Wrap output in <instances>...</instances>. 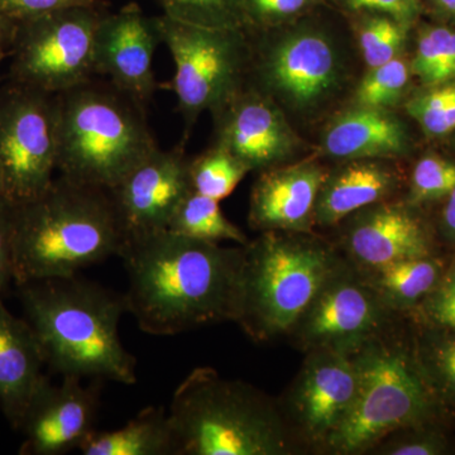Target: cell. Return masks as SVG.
I'll list each match as a JSON object with an SVG mask.
<instances>
[{"instance_id":"obj_1","label":"cell","mask_w":455,"mask_h":455,"mask_svg":"<svg viewBox=\"0 0 455 455\" xmlns=\"http://www.w3.org/2000/svg\"><path fill=\"white\" fill-rule=\"evenodd\" d=\"M127 313L140 331L171 337L215 323L238 322L244 247H221L170 229L127 235Z\"/></svg>"},{"instance_id":"obj_2","label":"cell","mask_w":455,"mask_h":455,"mask_svg":"<svg viewBox=\"0 0 455 455\" xmlns=\"http://www.w3.org/2000/svg\"><path fill=\"white\" fill-rule=\"evenodd\" d=\"M25 319L44 362L61 376L137 382L136 358L123 346L124 296L77 275L20 284Z\"/></svg>"},{"instance_id":"obj_3","label":"cell","mask_w":455,"mask_h":455,"mask_svg":"<svg viewBox=\"0 0 455 455\" xmlns=\"http://www.w3.org/2000/svg\"><path fill=\"white\" fill-rule=\"evenodd\" d=\"M125 236L110 191L60 175L41 196L13 203L14 283L75 276L118 256Z\"/></svg>"},{"instance_id":"obj_4","label":"cell","mask_w":455,"mask_h":455,"mask_svg":"<svg viewBox=\"0 0 455 455\" xmlns=\"http://www.w3.org/2000/svg\"><path fill=\"white\" fill-rule=\"evenodd\" d=\"M158 148L146 107L112 84L92 79L57 94V171L113 190Z\"/></svg>"},{"instance_id":"obj_5","label":"cell","mask_w":455,"mask_h":455,"mask_svg":"<svg viewBox=\"0 0 455 455\" xmlns=\"http://www.w3.org/2000/svg\"><path fill=\"white\" fill-rule=\"evenodd\" d=\"M176 455H286L290 431L271 398L253 386L196 368L171 398Z\"/></svg>"},{"instance_id":"obj_6","label":"cell","mask_w":455,"mask_h":455,"mask_svg":"<svg viewBox=\"0 0 455 455\" xmlns=\"http://www.w3.org/2000/svg\"><path fill=\"white\" fill-rule=\"evenodd\" d=\"M341 263L302 233L263 232L244 245L239 324L257 340L292 331Z\"/></svg>"},{"instance_id":"obj_7","label":"cell","mask_w":455,"mask_h":455,"mask_svg":"<svg viewBox=\"0 0 455 455\" xmlns=\"http://www.w3.org/2000/svg\"><path fill=\"white\" fill-rule=\"evenodd\" d=\"M353 355L357 395L326 449L335 454L363 453L397 431L427 424L435 416L438 396L409 350L379 334Z\"/></svg>"},{"instance_id":"obj_8","label":"cell","mask_w":455,"mask_h":455,"mask_svg":"<svg viewBox=\"0 0 455 455\" xmlns=\"http://www.w3.org/2000/svg\"><path fill=\"white\" fill-rule=\"evenodd\" d=\"M104 4L75 7L18 22L9 55L12 82L61 94L92 79Z\"/></svg>"},{"instance_id":"obj_9","label":"cell","mask_w":455,"mask_h":455,"mask_svg":"<svg viewBox=\"0 0 455 455\" xmlns=\"http://www.w3.org/2000/svg\"><path fill=\"white\" fill-rule=\"evenodd\" d=\"M161 42L175 62L172 86L188 128L205 110L220 109L242 88L245 31L188 25L156 17Z\"/></svg>"},{"instance_id":"obj_10","label":"cell","mask_w":455,"mask_h":455,"mask_svg":"<svg viewBox=\"0 0 455 455\" xmlns=\"http://www.w3.org/2000/svg\"><path fill=\"white\" fill-rule=\"evenodd\" d=\"M0 164L5 197L41 196L57 171V94L12 82L0 92Z\"/></svg>"},{"instance_id":"obj_11","label":"cell","mask_w":455,"mask_h":455,"mask_svg":"<svg viewBox=\"0 0 455 455\" xmlns=\"http://www.w3.org/2000/svg\"><path fill=\"white\" fill-rule=\"evenodd\" d=\"M387 309L372 284L341 265L292 331L305 348L353 353L381 334Z\"/></svg>"},{"instance_id":"obj_12","label":"cell","mask_w":455,"mask_h":455,"mask_svg":"<svg viewBox=\"0 0 455 455\" xmlns=\"http://www.w3.org/2000/svg\"><path fill=\"white\" fill-rule=\"evenodd\" d=\"M259 74L265 89L290 107L309 109L325 100L339 83V55L325 33L302 27L268 47Z\"/></svg>"},{"instance_id":"obj_13","label":"cell","mask_w":455,"mask_h":455,"mask_svg":"<svg viewBox=\"0 0 455 455\" xmlns=\"http://www.w3.org/2000/svg\"><path fill=\"white\" fill-rule=\"evenodd\" d=\"M160 44L156 17L136 3L107 12L95 36L94 73L146 107L157 89L154 57Z\"/></svg>"},{"instance_id":"obj_14","label":"cell","mask_w":455,"mask_h":455,"mask_svg":"<svg viewBox=\"0 0 455 455\" xmlns=\"http://www.w3.org/2000/svg\"><path fill=\"white\" fill-rule=\"evenodd\" d=\"M357 387L353 353L311 350L290 397L293 423L309 442L325 447L348 416Z\"/></svg>"},{"instance_id":"obj_15","label":"cell","mask_w":455,"mask_h":455,"mask_svg":"<svg viewBox=\"0 0 455 455\" xmlns=\"http://www.w3.org/2000/svg\"><path fill=\"white\" fill-rule=\"evenodd\" d=\"M61 385L47 379L27 410L20 429V455H62L82 449L97 431L98 391L80 377L62 376Z\"/></svg>"},{"instance_id":"obj_16","label":"cell","mask_w":455,"mask_h":455,"mask_svg":"<svg viewBox=\"0 0 455 455\" xmlns=\"http://www.w3.org/2000/svg\"><path fill=\"white\" fill-rule=\"evenodd\" d=\"M193 191L181 149L158 147L116 185L112 194L125 235L167 229L176 209Z\"/></svg>"},{"instance_id":"obj_17","label":"cell","mask_w":455,"mask_h":455,"mask_svg":"<svg viewBox=\"0 0 455 455\" xmlns=\"http://www.w3.org/2000/svg\"><path fill=\"white\" fill-rule=\"evenodd\" d=\"M218 146L251 171L267 170L295 151L298 140L274 101L259 90H242L212 112Z\"/></svg>"},{"instance_id":"obj_18","label":"cell","mask_w":455,"mask_h":455,"mask_svg":"<svg viewBox=\"0 0 455 455\" xmlns=\"http://www.w3.org/2000/svg\"><path fill=\"white\" fill-rule=\"evenodd\" d=\"M326 171L315 163L267 169L251 194L250 224L262 232L307 235L315 223Z\"/></svg>"},{"instance_id":"obj_19","label":"cell","mask_w":455,"mask_h":455,"mask_svg":"<svg viewBox=\"0 0 455 455\" xmlns=\"http://www.w3.org/2000/svg\"><path fill=\"white\" fill-rule=\"evenodd\" d=\"M346 244L352 259L371 271L431 252L421 221L403 206L382 202L359 212L350 224Z\"/></svg>"},{"instance_id":"obj_20","label":"cell","mask_w":455,"mask_h":455,"mask_svg":"<svg viewBox=\"0 0 455 455\" xmlns=\"http://www.w3.org/2000/svg\"><path fill=\"white\" fill-rule=\"evenodd\" d=\"M40 343L26 319L14 316L0 299V410L20 429L33 397L47 377Z\"/></svg>"},{"instance_id":"obj_21","label":"cell","mask_w":455,"mask_h":455,"mask_svg":"<svg viewBox=\"0 0 455 455\" xmlns=\"http://www.w3.org/2000/svg\"><path fill=\"white\" fill-rule=\"evenodd\" d=\"M326 155L357 161L396 157L409 148L403 123L387 109L359 107L341 114L323 137Z\"/></svg>"},{"instance_id":"obj_22","label":"cell","mask_w":455,"mask_h":455,"mask_svg":"<svg viewBox=\"0 0 455 455\" xmlns=\"http://www.w3.org/2000/svg\"><path fill=\"white\" fill-rule=\"evenodd\" d=\"M396 175L371 160L352 161L326 176L315 209V223L331 227L353 212L381 203L396 188Z\"/></svg>"},{"instance_id":"obj_23","label":"cell","mask_w":455,"mask_h":455,"mask_svg":"<svg viewBox=\"0 0 455 455\" xmlns=\"http://www.w3.org/2000/svg\"><path fill=\"white\" fill-rule=\"evenodd\" d=\"M80 451L84 455H176L169 411L148 407L119 429L95 431Z\"/></svg>"},{"instance_id":"obj_24","label":"cell","mask_w":455,"mask_h":455,"mask_svg":"<svg viewBox=\"0 0 455 455\" xmlns=\"http://www.w3.org/2000/svg\"><path fill=\"white\" fill-rule=\"evenodd\" d=\"M373 272L371 284L388 309L414 307L438 284L443 266L433 257L398 260Z\"/></svg>"},{"instance_id":"obj_25","label":"cell","mask_w":455,"mask_h":455,"mask_svg":"<svg viewBox=\"0 0 455 455\" xmlns=\"http://www.w3.org/2000/svg\"><path fill=\"white\" fill-rule=\"evenodd\" d=\"M220 202L191 191L176 209L167 229L199 241L235 242L239 245L250 243L247 235L235 224L227 220L221 212Z\"/></svg>"},{"instance_id":"obj_26","label":"cell","mask_w":455,"mask_h":455,"mask_svg":"<svg viewBox=\"0 0 455 455\" xmlns=\"http://www.w3.org/2000/svg\"><path fill=\"white\" fill-rule=\"evenodd\" d=\"M411 71L427 86L455 83V31L427 26L419 32Z\"/></svg>"},{"instance_id":"obj_27","label":"cell","mask_w":455,"mask_h":455,"mask_svg":"<svg viewBox=\"0 0 455 455\" xmlns=\"http://www.w3.org/2000/svg\"><path fill=\"white\" fill-rule=\"evenodd\" d=\"M250 171L235 156L218 145L188 163L193 191L218 202L229 196Z\"/></svg>"},{"instance_id":"obj_28","label":"cell","mask_w":455,"mask_h":455,"mask_svg":"<svg viewBox=\"0 0 455 455\" xmlns=\"http://www.w3.org/2000/svg\"><path fill=\"white\" fill-rule=\"evenodd\" d=\"M164 16L208 28L247 31L242 0H157Z\"/></svg>"},{"instance_id":"obj_29","label":"cell","mask_w":455,"mask_h":455,"mask_svg":"<svg viewBox=\"0 0 455 455\" xmlns=\"http://www.w3.org/2000/svg\"><path fill=\"white\" fill-rule=\"evenodd\" d=\"M357 16L359 47L368 68L396 59L411 27L387 14L358 13Z\"/></svg>"},{"instance_id":"obj_30","label":"cell","mask_w":455,"mask_h":455,"mask_svg":"<svg viewBox=\"0 0 455 455\" xmlns=\"http://www.w3.org/2000/svg\"><path fill=\"white\" fill-rule=\"evenodd\" d=\"M416 357L436 396L455 406V331L435 326Z\"/></svg>"},{"instance_id":"obj_31","label":"cell","mask_w":455,"mask_h":455,"mask_svg":"<svg viewBox=\"0 0 455 455\" xmlns=\"http://www.w3.org/2000/svg\"><path fill=\"white\" fill-rule=\"evenodd\" d=\"M410 80V68L400 56L370 68L359 84L355 100L359 107L387 109L403 98Z\"/></svg>"},{"instance_id":"obj_32","label":"cell","mask_w":455,"mask_h":455,"mask_svg":"<svg viewBox=\"0 0 455 455\" xmlns=\"http://www.w3.org/2000/svg\"><path fill=\"white\" fill-rule=\"evenodd\" d=\"M407 112L430 136L451 133L455 130V83L431 86L409 101Z\"/></svg>"},{"instance_id":"obj_33","label":"cell","mask_w":455,"mask_h":455,"mask_svg":"<svg viewBox=\"0 0 455 455\" xmlns=\"http://www.w3.org/2000/svg\"><path fill=\"white\" fill-rule=\"evenodd\" d=\"M455 188V164L436 156H427L416 164L411 176V200L434 202L451 193Z\"/></svg>"},{"instance_id":"obj_34","label":"cell","mask_w":455,"mask_h":455,"mask_svg":"<svg viewBox=\"0 0 455 455\" xmlns=\"http://www.w3.org/2000/svg\"><path fill=\"white\" fill-rule=\"evenodd\" d=\"M323 0H242L248 28H272L292 22Z\"/></svg>"},{"instance_id":"obj_35","label":"cell","mask_w":455,"mask_h":455,"mask_svg":"<svg viewBox=\"0 0 455 455\" xmlns=\"http://www.w3.org/2000/svg\"><path fill=\"white\" fill-rule=\"evenodd\" d=\"M396 438L379 443V454L440 455L447 453V440L439 431L429 429L427 423L397 431Z\"/></svg>"},{"instance_id":"obj_36","label":"cell","mask_w":455,"mask_h":455,"mask_svg":"<svg viewBox=\"0 0 455 455\" xmlns=\"http://www.w3.org/2000/svg\"><path fill=\"white\" fill-rule=\"evenodd\" d=\"M421 307L436 328L455 331V259L443 272L435 289L421 301Z\"/></svg>"},{"instance_id":"obj_37","label":"cell","mask_w":455,"mask_h":455,"mask_svg":"<svg viewBox=\"0 0 455 455\" xmlns=\"http://www.w3.org/2000/svg\"><path fill=\"white\" fill-rule=\"evenodd\" d=\"M348 13L387 14L411 27L423 13V0H331Z\"/></svg>"},{"instance_id":"obj_38","label":"cell","mask_w":455,"mask_h":455,"mask_svg":"<svg viewBox=\"0 0 455 455\" xmlns=\"http://www.w3.org/2000/svg\"><path fill=\"white\" fill-rule=\"evenodd\" d=\"M101 4L100 0H0V11L16 22H20L62 9Z\"/></svg>"},{"instance_id":"obj_39","label":"cell","mask_w":455,"mask_h":455,"mask_svg":"<svg viewBox=\"0 0 455 455\" xmlns=\"http://www.w3.org/2000/svg\"><path fill=\"white\" fill-rule=\"evenodd\" d=\"M14 281L13 203L0 197V299Z\"/></svg>"},{"instance_id":"obj_40","label":"cell","mask_w":455,"mask_h":455,"mask_svg":"<svg viewBox=\"0 0 455 455\" xmlns=\"http://www.w3.org/2000/svg\"><path fill=\"white\" fill-rule=\"evenodd\" d=\"M18 22L0 11V53L9 55L16 37Z\"/></svg>"},{"instance_id":"obj_41","label":"cell","mask_w":455,"mask_h":455,"mask_svg":"<svg viewBox=\"0 0 455 455\" xmlns=\"http://www.w3.org/2000/svg\"><path fill=\"white\" fill-rule=\"evenodd\" d=\"M436 17L455 23V0H423Z\"/></svg>"},{"instance_id":"obj_42","label":"cell","mask_w":455,"mask_h":455,"mask_svg":"<svg viewBox=\"0 0 455 455\" xmlns=\"http://www.w3.org/2000/svg\"><path fill=\"white\" fill-rule=\"evenodd\" d=\"M443 227L449 238L455 241V188L448 196V203L443 211Z\"/></svg>"},{"instance_id":"obj_43","label":"cell","mask_w":455,"mask_h":455,"mask_svg":"<svg viewBox=\"0 0 455 455\" xmlns=\"http://www.w3.org/2000/svg\"><path fill=\"white\" fill-rule=\"evenodd\" d=\"M0 197H5L4 171H3L2 164H0Z\"/></svg>"},{"instance_id":"obj_44","label":"cell","mask_w":455,"mask_h":455,"mask_svg":"<svg viewBox=\"0 0 455 455\" xmlns=\"http://www.w3.org/2000/svg\"><path fill=\"white\" fill-rule=\"evenodd\" d=\"M8 55H5V53H0V65H2V62L4 61L5 57Z\"/></svg>"}]
</instances>
